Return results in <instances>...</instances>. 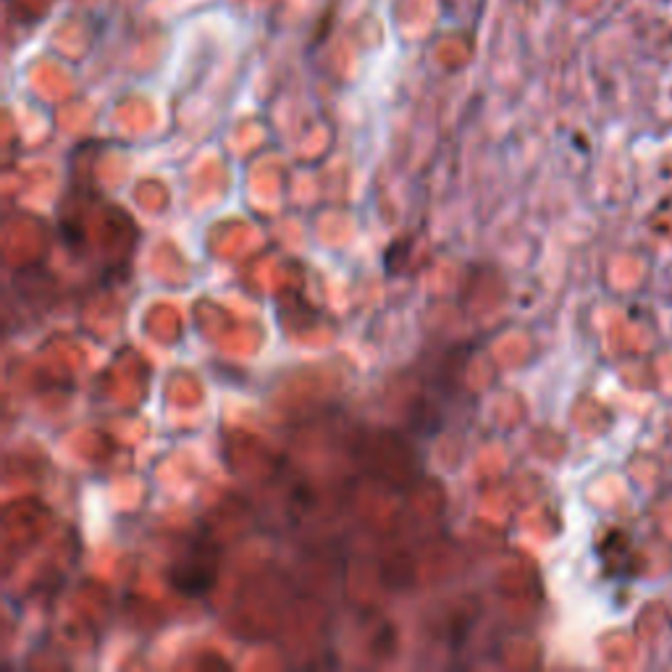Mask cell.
<instances>
[{
  "mask_svg": "<svg viewBox=\"0 0 672 672\" xmlns=\"http://www.w3.org/2000/svg\"><path fill=\"white\" fill-rule=\"evenodd\" d=\"M216 550L207 542H192L171 563L169 580L186 597H203L216 584Z\"/></svg>",
  "mask_w": 672,
  "mask_h": 672,
  "instance_id": "obj_1",
  "label": "cell"
}]
</instances>
